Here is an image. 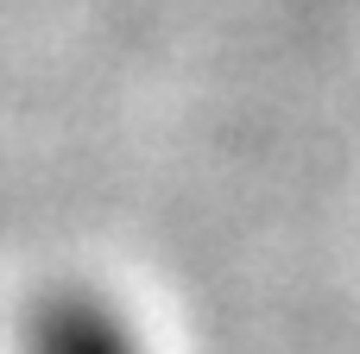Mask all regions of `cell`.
<instances>
[{
    "mask_svg": "<svg viewBox=\"0 0 360 354\" xmlns=\"http://www.w3.org/2000/svg\"><path fill=\"white\" fill-rule=\"evenodd\" d=\"M32 354H139V348L120 329V317H108L95 298H57L32 329Z\"/></svg>",
    "mask_w": 360,
    "mask_h": 354,
    "instance_id": "6da1fadb",
    "label": "cell"
}]
</instances>
